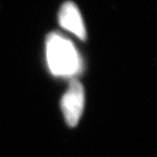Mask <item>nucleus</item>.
Here are the masks:
<instances>
[{"mask_svg": "<svg viewBox=\"0 0 157 157\" xmlns=\"http://www.w3.org/2000/svg\"><path fill=\"white\" fill-rule=\"evenodd\" d=\"M46 59L50 71L56 77L70 78L83 70V61L77 48L58 33H51L47 37Z\"/></svg>", "mask_w": 157, "mask_h": 157, "instance_id": "nucleus-1", "label": "nucleus"}, {"mask_svg": "<svg viewBox=\"0 0 157 157\" xmlns=\"http://www.w3.org/2000/svg\"><path fill=\"white\" fill-rule=\"evenodd\" d=\"M85 105L84 88L78 81H73L61 99V110L65 122L70 127H76L82 117Z\"/></svg>", "mask_w": 157, "mask_h": 157, "instance_id": "nucleus-2", "label": "nucleus"}, {"mask_svg": "<svg viewBox=\"0 0 157 157\" xmlns=\"http://www.w3.org/2000/svg\"><path fill=\"white\" fill-rule=\"evenodd\" d=\"M60 26L68 32L73 33L78 39H86V29L81 12L75 3L67 1L61 5L58 14Z\"/></svg>", "mask_w": 157, "mask_h": 157, "instance_id": "nucleus-3", "label": "nucleus"}]
</instances>
